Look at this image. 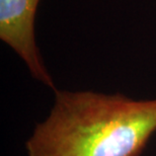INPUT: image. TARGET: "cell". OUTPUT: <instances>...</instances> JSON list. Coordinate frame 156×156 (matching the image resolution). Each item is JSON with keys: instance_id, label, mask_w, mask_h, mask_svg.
<instances>
[{"instance_id": "6da1fadb", "label": "cell", "mask_w": 156, "mask_h": 156, "mask_svg": "<svg viewBox=\"0 0 156 156\" xmlns=\"http://www.w3.org/2000/svg\"><path fill=\"white\" fill-rule=\"evenodd\" d=\"M26 142L27 156H142L156 133V98L92 90L54 91Z\"/></svg>"}, {"instance_id": "7a4b0ae2", "label": "cell", "mask_w": 156, "mask_h": 156, "mask_svg": "<svg viewBox=\"0 0 156 156\" xmlns=\"http://www.w3.org/2000/svg\"><path fill=\"white\" fill-rule=\"evenodd\" d=\"M40 0H0V39L16 53L30 75L55 91L36 39V16Z\"/></svg>"}]
</instances>
